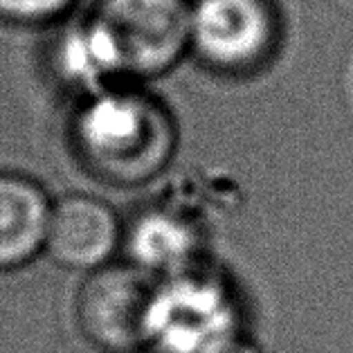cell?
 Listing matches in <instances>:
<instances>
[{
	"mask_svg": "<svg viewBox=\"0 0 353 353\" xmlns=\"http://www.w3.org/2000/svg\"><path fill=\"white\" fill-rule=\"evenodd\" d=\"M68 140L77 162L94 180L140 187L167 169L178 131L156 94L142 83H119L77 99Z\"/></svg>",
	"mask_w": 353,
	"mask_h": 353,
	"instance_id": "1",
	"label": "cell"
},
{
	"mask_svg": "<svg viewBox=\"0 0 353 353\" xmlns=\"http://www.w3.org/2000/svg\"><path fill=\"white\" fill-rule=\"evenodd\" d=\"M250 344L225 274L198 263L153 283L142 353H241Z\"/></svg>",
	"mask_w": 353,
	"mask_h": 353,
	"instance_id": "2",
	"label": "cell"
},
{
	"mask_svg": "<svg viewBox=\"0 0 353 353\" xmlns=\"http://www.w3.org/2000/svg\"><path fill=\"white\" fill-rule=\"evenodd\" d=\"M283 43L277 0H189V57L223 79L268 70Z\"/></svg>",
	"mask_w": 353,
	"mask_h": 353,
	"instance_id": "3",
	"label": "cell"
},
{
	"mask_svg": "<svg viewBox=\"0 0 353 353\" xmlns=\"http://www.w3.org/2000/svg\"><path fill=\"white\" fill-rule=\"evenodd\" d=\"M126 83L165 77L189 57V0H94L88 7Z\"/></svg>",
	"mask_w": 353,
	"mask_h": 353,
	"instance_id": "4",
	"label": "cell"
},
{
	"mask_svg": "<svg viewBox=\"0 0 353 353\" xmlns=\"http://www.w3.org/2000/svg\"><path fill=\"white\" fill-rule=\"evenodd\" d=\"M153 283L151 274L128 261L85 274L74 299L83 338L104 353H140Z\"/></svg>",
	"mask_w": 353,
	"mask_h": 353,
	"instance_id": "5",
	"label": "cell"
},
{
	"mask_svg": "<svg viewBox=\"0 0 353 353\" xmlns=\"http://www.w3.org/2000/svg\"><path fill=\"white\" fill-rule=\"evenodd\" d=\"M124 221L106 201L72 192L52 201L43 256L70 272L94 270L115 261L122 250Z\"/></svg>",
	"mask_w": 353,
	"mask_h": 353,
	"instance_id": "6",
	"label": "cell"
},
{
	"mask_svg": "<svg viewBox=\"0 0 353 353\" xmlns=\"http://www.w3.org/2000/svg\"><path fill=\"white\" fill-rule=\"evenodd\" d=\"M203 236L185 214L174 208H144L124 221L122 250L126 261L153 279L169 277L201 261Z\"/></svg>",
	"mask_w": 353,
	"mask_h": 353,
	"instance_id": "7",
	"label": "cell"
},
{
	"mask_svg": "<svg viewBox=\"0 0 353 353\" xmlns=\"http://www.w3.org/2000/svg\"><path fill=\"white\" fill-rule=\"evenodd\" d=\"M52 201L37 178L0 169V274L43 256Z\"/></svg>",
	"mask_w": 353,
	"mask_h": 353,
	"instance_id": "8",
	"label": "cell"
},
{
	"mask_svg": "<svg viewBox=\"0 0 353 353\" xmlns=\"http://www.w3.org/2000/svg\"><path fill=\"white\" fill-rule=\"evenodd\" d=\"M81 0H0V25L21 30L59 28L70 21Z\"/></svg>",
	"mask_w": 353,
	"mask_h": 353,
	"instance_id": "9",
	"label": "cell"
}]
</instances>
